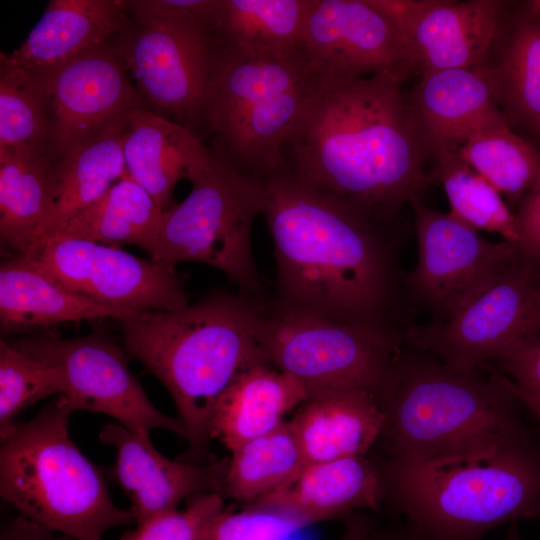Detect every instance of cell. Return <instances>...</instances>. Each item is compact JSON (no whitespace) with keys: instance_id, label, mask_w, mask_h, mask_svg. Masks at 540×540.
I'll use <instances>...</instances> for the list:
<instances>
[{"instance_id":"6da1fadb","label":"cell","mask_w":540,"mask_h":540,"mask_svg":"<svg viewBox=\"0 0 540 540\" xmlns=\"http://www.w3.org/2000/svg\"><path fill=\"white\" fill-rule=\"evenodd\" d=\"M262 182L276 263L268 304L405 335L413 309L399 266L401 227L305 182L287 162Z\"/></svg>"},{"instance_id":"7a4b0ae2","label":"cell","mask_w":540,"mask_h":540,"mask_svg":"<svg viewBox=\"0 0 540 540\" xmlns=\"http://www.w3.org/2000/svg\"><path fill=\"white\" fill-rule=\"evenodd\" d=\"M404 80L328 77L285 147L296 176L390 227L430 183Z\"/></svg>"},{"instance_id":"3957f363","label":"cell","mask_w":540,"mask_h":540,"mask_svg":"<svg viewBox=\"0 0 540 540\" xmlns=\"http://www.w3.org/2000/svg\"><path fill=\"white\" fill-rule=\"evenodd\" d=\"M265 302L219 292L172 311H146L121 321L124 349L171 395L188 432L180 460L207 459L215 404L244 369L267 361L259 344Z\"/></svg>"},{"instance_id":"277c9868","label":"cell","mask_w":540,"mask_h":540,"mask_svg":"<svg viewBox=\"0 0 540 540\" xmlns=\"http://www.w3.org/2000/svg\"><path fill=\"white\" fill-rule=\"evenodd\" d=\"M386 458L432 460L485 450L527 430L524 404L492 365L451 367L407 343L377 398Z\"/></svg>"},{"instance_id":"5b68a950","label":"cell","mask_w":540,"mask_h":540,"mask_svg":"<svg viewBox=\"0 0 540 540\" xmlns=\"http://www.w3.org/2000/svg\"><path fill=\"white\" fill-rule=\"evenodd\" d=\"M378 466L384 501L428 540H482L540 516V440L529 428L485 450Z\"/></svg>"},{"instance_id":"8992f818","label":"cell","mask_w":540,"mask_h":540,"mask_svg":"<svg viewBox=\"0 0 540 540\" xmlns=\"http://www.w3.org/2000/svg\"><path fill=\"white\" fill-rule=\"evenodd\" d=\"M329 76L304 48L256 53L218 46L205 108L212 154L263 180L285 163V147Z\"/></svg>"},{"instance_id":"52a82bcc","label":"cell","mask_w":540,"mask_h":540,"mask_svg":"<svg viewBox=\"0 0 540 540\" xmlns=\"http://www.w3.org/2000/svg\"><path fill=\"white\" fill-rule=\"evenodd\" d=\"M72 412L59 395L1 439L0 494L35 524L77 540H103L135 519L114 504L103 472L72 441Z\"/></svg>"},{"instance_id":"ba28073f","label":"cell","mask_w":540,"mask_h":540,"mask_svg":"<svg viewBox=\"0 0 540 540\" xmlns=\"http://www.w3.org/2000/svg\"><path fill=\"white\" fill-rule=\"evenodd\" d=\"M191 184L185 200L163 212L151 259L169 268L207 264L222 271L240 293L264 302L251 244L252 224L262 210V180L214 156Z\"/></svg>"},{"instance_id":"9c48e42d","label":"cell","mask_w":540,"mask_h":540,"mask_svg":"<svg viewBox=\"0 0 540 540\" xmlns=\"http://www.w3.org/2000/svg\"><path fill=\"white\" fill-rule=\"evenodd\" d=\"M263 356L298 379L308 399L364 390L376 399L405 344L402 333L265 304L259 329Z\"/></svg>"},{"instance_id":"30bf717a","label":"cell","mask_w":540,"mask_h":540,"mask_svg":"<svg viewBox=\"0 0 540 540\" xmlns=\"http://www.w3.org/2000/svg\"><path fill=\"white\" fill-rule=\"evenodd\" d=\"M418 261L404 274L406 299L431 323L447 322L496 284L518 259L515 243L493 242L450 212L443 213L414 199Z\"/></svg>"},{"instance_id":"8fae6325","label":"cell","mask_w":540,"mask_h":540,"mask_svg":"<svg viewBox=\"0 0 540 540\" xmlns=\"http://www.w3.org/2000/svg\"><path fill=\"white\" fill-rule=\"evenodd\" d=\"M112 39L139 95L172 113L199 137L219 43L213 27L166 19H134ZM200 138V137H199Z\"/></svg>"},{"instance_id":"7c38bea8","label":"cell","mask_w":540,"mask_h":540,"mask_svg":"<svg viewBox=\"0 0 540 540\" xmlns=\"http://www.w3.org/2000/svg\"><path fill=\"white\" fill-rule=\"evenodd\" d=\"M8 342L57 369L63 381L62 396L72 411L105 414L138 435L165 429L188 440L183 423L152 404L129 369V355L107 334L69 339L24 336Z\"/></svg>"},{"instance_id":"4fadbf2b","label":"cell","mask_w":540,"mask_h":540,"mask_svg":"<svg viewBox=\"0 0 540 540\" xmlns=\"http://www.w3.org/2000/svg\"><path fill=\"white\" fill-rule=\"evenodd\" d=\"M538 336L540 267L521 256L456 317L444 323H412L404 335L405 343L458 369L481 367Z\"/></svg>"},{"instance_id":"5bb4252c","label":"cell","mask_w":540,"mask_h":540,"mask_svg":"<svg viewBox=\"0 0 540 540\" xmlns=\"http://www.w3.org/2000/svg\"><path fill=\"white\" fill-rule=\"evenodd\" d=\"M26 259L73 292L114 309L172 311L189 305L174 268L117 246L57 235Z\"/></svg>"},{"instance_id":"9a60e30c","label":"cell","mask_w":540,"mask_h":540,"mask_svg":"<svg viewBox=\"0 0 540 540\" xmlns=\"http://www.w3.org/2000/svg\"><path fill=\"white\" fill-rule=\"evenodd\" d=\"M111 41L46 73L32 74L47 96L52 161L143 107Z\"/></svg>"},{"instance_id":"2e32d148","label":"cell","mask_w":540,"mask_h":540,"mask_svg":"<svg viewBox=\"0 0 540 540\" xmlns=\"http://www.w3.org/2000/svg\"><path fill=\"white\" fill-rule=\"evenodd\" d=\"M301 45L330 77L406 79L413 69L396 20L378 0H310Z\"/></svg>"},{"instance_id":"e0dca14e","label":"cell","mask_w":540,"mask_h":540,"mask_svg":"<svg viewBox=\"0 0 540 540\" xmlns=\"http://www.w3.org/2000/svg\"><path fill=\"white\" fill-rule=\"evenodd\" d=\"M396 20L420 76L476 67L506 13L499 0H378Z\"/></svg>"},{"instance_id":"ac0fdd59","label":"cell","mask_w":540,"mask_h":540,"mask_svg":"<svg viewBox=\"0 0 540 540\" xmlns=\"http://www.w3.org/2000/svg\"><path fill=\"white\" fill-rule=\"evenodd\" d=\"M99 440L115 449L112 477L128 495L137 525L176 510L184 499L223 492L228 457L209 463L170 460L153 446L150 435H138L118 423L102 427Z\"/></svg>"},{"instance_id":"d6986e66","label":"cell","mask_w":540,"mask_h":540,"mask_svg":"<svg viewBox=\"0 0 540 540\" xmlns=\"http://www.w3.org/2000/svg\"><path fill=\"white\" fill-rule=\"evenodd\" d=\"M407 100L427 155L507 122L478 66L423 75Z\"/></svg>"},{"instance_id":"ffe728a7","label":"cell","mask_w":540,"mask_h":540,"mask_svg":"<svg viewBox=\"0 0 540 540\" xmlns=\"http://www.w3.org/2000/svg\"><path fill=\"white\" fill-rule=\"evenodd\" d=\"M125 1L52 0L26 40L0 64L46 73L130 27Z\"/></svg>"},{"instance_id":"44dd1931","label":"cell","mask_w":540,"mask_h":540,"mask_svg":"<svg viewBox=\"0 0 540 540\" xmlns=\"http://www.w3.org/2000/svg\"><path fill=\"white\" fill-rule=\"evenodd\" d=\"M125 119L126 173L166 211L173 206L176 184L182 179L195 181L212 165L214 156L187 127L144 107L131 110Z\"/></svg>"},{"instance_id":"7402d4cb","label":"cell","mask_w":540,"mask_h":540,"mask_svg":"<svg viewBox=\"0 0 540 540\" xmlns=\"http://www.w3.org/2000/svg\"><path fill=\"white\" fill-rule=\"evenodd\" d=\"M384 501L378 464L366 456L308 463L280 489L245 507L279 510L302 516L311 524L363 509H376Z\"/></svg>"},{"instance_id":"603a6c76","label":"cell","mask_w":540,"mask_h":540,"mask_svg":"<svg viewBox=\"0 0 540 540\" xmlns=\"http://www.w3.org/2000/svg\"><path fill=\"white\" fill-rule=\"evenodd\" d=\"M478 67L510 127L540 142V16L528 8L510 22L506 10Z\"/></svg>"},{"instance_id":"cb8c5ba5","label":"cell","mask_w":540,"mask_h":540,"mask_svg":"<svg viewBox=\"0 0 540 540\" xmlns=\"http://www.w3.org/2000/svg\"><path fill=\"white\" fill-rule=\"evenodd\" d=\"M308 400L301 382L267 361L241 371L218 398L209 422V437L231 452L267 434L283 416Z\"/></svg>"},{"instance_id":"d4e9b609","label":"cell","mask_w":540,"mask_h":540,"mask_svg":"<svg viewBox=\"0 0 540 540\" xmlns=\"http://www.w3.org/2000/svg\"><path fill=\"white\" fill-rule=\"evenodd\" d=\"M137 313L107 307L73 292L30 259L16 257L1 263L2 335L64 322L103 318H114L121 322Z\"/></svg>"},{"instance_id":"484cf974","label":"cell","mask_w":540,"mask_h":540,"mask_svg":"<svg viewBox=\"0 0 540 540\" xmlns=\"http://www.w3.org/2000/svg\"><path fill=\"white\" fill-rule=\"evenodd\" d=\"M306 463L366 456L377 443L383 413L364 390H343L310 398L289 422Z\"/></svg>"},{"instance_id":"4316f807","label":"cell","mask_w":540,"mask_h":540,"mask_svg":"<svg viewBox=\"0 0 540 540\" xmlns=\"http://www.w3.org/2000/svg\"><path fill=\"white\" fill-rule=\"evenodd\" d=\"M126 132L124 119L53 161L51 210L25 258H30L45 240L60 233L70 220L95 204L125 176Z\"/></svg>"},{"instance_id":"83f0119b","label":"cell","mask_w":540,"mask_h":540,"mask_svg":"<svg viewBox=\"0 0 540 540\" xmlns=\"http://www.w3.org/2000/svg\"><path fill=\"white\" fill-rule=\"evenodd\" d=\"M53 161L18 149H0V242L25 258L52 205Z\"/></svg>"},{"instance_id":"f1b7e54d","label":"cell","mask_w":540,"mask_h":540,"mask_svg":"<svg viewBox=\"0 0 540 540\" xmlns=\"http://www.w3.org/2000/svg\"><path fill=\"white\" fill-rule=\"evenodd\" d=\"M163 212L148 191L126 173L100 200L70 220L57 235L117 247L130 244L152 258Z\"/></svg>"},{"instance_id":"f546056e","label":"cell","mask_w":540,"mask_h":540,"mask_svg":"<svg viewBox=\"0 0 540 540\" xmlns=\"http://www.w3.org/2000/svg\"><path fill=\"white\" fill-rule=\"evenodd\" d=\"M310 0H217L214 33L220 45L256 53L300 48Z\"/></svg>"},{"instance_id":"4dcf8cb0","label":"cell","mask_w":540,"mask_h":540,"mask_svg":"<svg viewBox=\"0 0 540 540\" xmlns=\"http://www.w3.org/2000/svg\"><path fill=\"white\" fill-rule=\"evenodd\" d=\"M306 464L289 422H284L232 452L222 494L250 503L288 484Z\"/></svg>"},{"instance_id":"1f68e13d","label":"cell","mask_w":540,"mask_h":540,"mask_svg":"<svg viewBox=\"0 0 540 540\" xmlns=\"http://www.w3.org/2000/svg\"><path fill=\"white\" fill-rule=\"evenodd\" d=\"M433 156L430 182L437 181L445 191L450 213L477 231L498 233L517 244L516 216L501 193L473 169L454 149H439Z\"/></svg>"},{"instance_id":"d6a6232c","label":"cell","mask_w":540,"mask_h":540,"mask_svg":"<svg viewBox=\"0 0 540 540\" xmlns=\"http://www.w3.org/2000/svg\"><path fill=\"white\" fill-rule=\"evenodd\" d=\"M452 149L511 203L540 184V151L507 122L478 131Z\"/></svg>"},{"instance_id":"836d02e7","label":"cell","mask_w":540,"mask_h":540,"mask_svg":"<svg viewBox=\"0 0 540 540\" xmlns=\"http://www.w3.org/2000/svg\"><path fill=\"white\" fill-rule=\"evenodd\" d=\"M50 119L41 80L0 64V149H18L49 158Z\"/></svg>"},{"instance_id":"e575fe53","label":"cell","mask_w":540,"mask_h":540,"mask_svg":"<svg viewBox=\"0 0 540 540\" xmlns=\"http://www.w3.org/2000/svg\"><path fill=\"white\" fill-rule=\"evenodd\" d=\"M62 378L53 366L0 341V438L15 427L18 415L51 395H62Z\"/></svg>"},{"instance_id":"d590c367","label":"cell","mask_w":540,"mask_h":540,"mask_svg":"<svg viewBox=\"0 0 540 540\" xmlns=\"http://www.w3.org/2000/svg\"><path fill=\"white\" fill-rule=\"evenodd\" d=\"M224 510L223 494L189 498L184 510L159 514L123 534L120 540H205L213 520Z\"/></svg>"},{"instance_id":"8d00e7d4","label":"cell","mask_w":540,"mask_h":540,"mask_svg":"<svg viewBox=\"0 0 540 540\" xmlns=\"http://www.w3.org/2000/svg\"><path fill=\"white\" fill-rule=\"evenodd\" d=\"M309 525L306 518L279 510H223L211 523L205 540H286Z\"/></svg>"},{"instance_id":"74e56055","label":"cell","mask_w":540,"mask_h":540,"mask_svg":"<svg viewBox=\"0 0 540 540\" xmlns=\"http://www.w3.org/2000/svg\"><path fill=\"white\" fill-rule=\"evenodd\" d=\"M488 364L509 379L518 397L540 402V336L510 349Z\"/></svg>"},{"instance_id":"f35d334b","label":"cell","mask_w":540,"mask_h":540,"mask_svg":"<svg viewBox=\"0 0 540 540\" xmlns=\"http://www.w3.org/2000/svg\"><path fill=\"white\" fill-rule=\"evenodd\" d=\"M125 3L134 19H166L212 27L217 6V0H133Z\"/></svg>"},{"instance_id":"ab89813d","label":"cell","mask_w":540,"mask_h":540,"mask_svg":"<svg viewBox=\"0 0 540 540\" xmlns=\"http://www.w3.org/2000/svg\"><path fill=\"white\" fill-rule=\"evenodd\" d=\"M520 256L540 267V184L530 190L519 202L515 213Z\"/></svg>"},{"instance_id":"60d3db41","label":"cell","mask_w":540,"mask_h":540,"mask_svg":"<svg viewBox=\"0 0 540 540\" xmlns=\"http://www.w3.org/2000/svg\"><path fill=\"white\" fill-rule=\"evenodd\" d=\"M0 540H77L35 524L19 515L4 520L0 528Z\"/></svg>"},{"instance_id":"b9f144b4","label":"cell","mask_w":540,"mask_h":540,"mask_svg":"<svg viewBox=\"0 0 540 540\" xmlns=\"http://www.w3.org/2000/svg\"><path fill=\"white\" fill-rule=\"evenodd\" d=\"M372 520L365 514L356 511L346 521L345 529L338 540H368L373 530Z\"/></svg>"},{"instance_id":"7bdbcfd3","label":"cell","mask_w":540,"mask_h":540,"mask_svg":"<svg viewBox=\"0 0 540 540\" xmlns=\"http://www.w3.org/2000/svg\"><path fill=\"white\" fill-rule=\"evenodd\" d=\"M368 540H428L416 527L405 522L375 531L373 528Z\"/></svg>"},{"instance_id":"ee69618b","label":"cell","mask_w":540,"mask_h":540,"mask_svg":"<svg viewBox=\"0 0 540 540\" xmlns=\"http://www.w3.org/2000/svg\"><path fill=\"white\" fill-rule=\"evenodd\" d=\"M525 408L532 413L540 422V402H536L526 398H519Z\"/></svg>"},{"instance_id":"f6af8a7d","label":"cell","mask_w":540,"mask_h":540,"mask_svg":"<svg viewBox=\"0 0 540 540\" xmlns=\"http://www.w3.org/2000/svg\"><path fill=\"white\" fill-rule=\"evenodd\" d=\"M504 540H521V537H520V534H519V531H518V527H517V523H513L511 525V528L508 530Z\"/></svg>"},{"instance_id":"bcb514c9","label":"cell","mask_w":540,"mask_h":540,"mask_svg":"<svg viewBox=\"0 0 540 540\" xmlns=\"http://www.w3.org/2000/svg\"><path fill=\"white\" fill-rule=\"evenodd\" d=\"M527 7L532 11L534 14L540 16V0H533L529 1L527 3Z\"/></svg>"}]
</instances>
